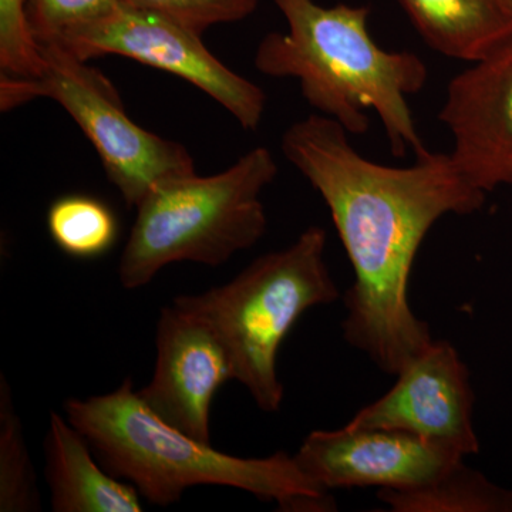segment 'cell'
<instances>
[{"label":"cell","mask_w":512,"mask_h":512,"mask_svg":"<svg viewBox=\"0 0 512 512\" xmlns=\"http://www.w3.org/2000/svg\"><path fill=\"white\" fill-rule=\"evenodd\" d=\"M348 136L338 121L312 114L285 131L282 153L322 195L355 271L343 338L396 376L433 343L409 302L421 242L444 215L483 208L487 192L451 154L424 150L410 167H389L357 153Z\"/></svg>","instance_id":"cell-1"},{"label":"cell","mask_w":512,"mask_h":512,"mask_svg":"<svg viewBox=\"0 0 512 512\" xmlns=\"http://www.w3.org/2000/svg\"><path fill=\"white\" fill-rule=\"evenodd\" d=\"M288 32L269 33L255 53V67L271 77H292L302 96L349 134L369 130L367 110H375L393 156L426 150L407 97L419 93L429 70L419 56L389 52L367 28L366 6H320L315 0H272Z\"/></svg>","instance_id":"cell-2"},{"label":"cell","mask_w":512,"mask_h":512,"mask_svg":"<svg viewBox=\"0 0 512 512\" xmlns=\"http://www.w3.org/2000/svg\"><path fill=\"white\" fill-rule=\"evenodd\" d=\"M66 419L89 441L101 466L130 481L151 504L168 507L197 485L238 488L285 511H330L328 491L309 480L295 458L222 453L156 416L126 379L114 392L64 403Z\"/></svg>","instance_id":"cell-3"},{"label":"cell","mask_w":512,"mask_h":512,"mask_svg":"<svg viewBox=\"0 0 512 512\" xmlns=\"http://www.w3.org/2000/svg\"><path fill=\"white\" fill-rule=\"evenodd\" d=\"M325 251L326 232L309 227L288 248L259 256L228 284L174 299L173 305L215 333L234 380L266 413L284 403L276 360L286 336L303 313L339 299Z\"/></svg>","instance_id":"cell-4"},{"label":"cell","mask_w":512,"mask_h":512,"mask_svg":"<svg viewBox=\"0 0 512 512\" xmlns=\"http://www.w3.org/2000/svg\"><path fill=\"white\" fill-rule=\"evenodd\" d=\"M278 174L274 154L252 148L222 173L158 185L137 207L119 262L123 288L136 291L175 262L220 266L264 237L262 192Z\"/></svg>","instance_id":"cell-5"},{"label":"cell","mask_w":512,"mask_h":512,"mask_svg":"<svg viewBox=\"0 0 512 512\" xmlns=\"http://www.w3.org/2000/svg\"><path fill=\"white\" fill-rule=\"evenodd\" d=\"M43 66L29 79L0 77V107L52 99L67 111L99 154L127 207L137 208L158 185L197 173L190 151L128 117L106 74L57 45L39 46Z\"/></svg>","instance_id":"cell-6"},{"label":"cell","mask_w":512,"mask_h":512,"mask_svg":"<svg viewBox=\"0 0 512 512\" xmlns=\"http://www.w3.org/2000/svg\"><path fill=\"white\" fill-rule=\"evenodd\" d=\"M56 45L84 62L116 55L174 74L217 101L245 130H256L264 117V90L212 55L202 33L160 13L123 3Z\"/></svg>","instance_id":"cell-7"},{"label":"cell","mask_w":512,"mask_h":512,"mask_svg":"<svg viewBox=\"0 0 512 512\" xmlns=\"http://www.w3.org/2000/svg\"><path fill=\"white\" fill-rule=\"evenodd\" d=\"M466 457L454 447L402 431L345 427L315 430L296 451V464L325 491L429 484Z\"/></svg>","instance_id":"cell-8"},{"label":"cell","mask_w":512,"mask_h":512,"mask_svg":"<svg viewBox=\"0 0 512 512\" xmlns=\"http://www.w3.org/2000/svg\"><path fill=\"white\" fill-rule=\"evenodd\" d=\"M396 377L392 389L356 413L349 427L402 431L464 456L478 453L476 396L468 367L451 343L433 340Z\"/></svg>","instance_id":"cell-9"},{"label":"cell","mask_w":512,"mask_h":512,"mask_svg":"<svg viewBox=\"0 0 512 512\" xmlns=\"http://www.w3.org/2000/svg\"><path fill=\"white\" fill-rule=\"evenodd\" d=\"M439 119L471 184L484 192L512 185V36L451 80Z\"/></svg>","instance_id":"cell-10"},{"label":"cell","mask_w":512,"mask_h":512,"mask_svg":"<svg viewBox=\"0 0 512 512\" xmlns=\"http://www.w3.org/2000/svg\"><path fill=\"white\" fill-rule=\"evenodd\" d=\"M156 346L153 379L138 396L165 423L211 444L212 402L234 380L224 346L202 320L175 305L161 311Z\"/></svg>","instance_id":"cell-11"},{"label":"cell","mask_w":512,"mask_h":512,"mask_svg":"<svg viewBox=\"0 0 512 512\" xmlns=\"http://www.w3.org/2000/svg\"><path fill=\"white\" fill-rule=\"evenodd\" d=\"M46 480L55 512H141V494L133 484L99 466L82 433L50 414L46 436Z\"/></svg>","instance_id":"cell-12"},{"label":"cell","mask_w":512,"mask_h":512,"mask_svg":"<svg viewBox=\"0 0 512 512\" xmlns=\"http://www.w3.org/2000/svg\"><path fill=\"white\" fill-rule=\"evenodd\" d=\"M421 39L447 57L477 62L512 36L508 0H397Z\"/></svg>","instance_id":"cell-13"},{"label":"cell","mask_w":512,"mask_h":512,"mask_svg":"<svg viewBox=\"0 0 512 512\" xmlns=\"http://www.w3.org/2000/svg\"><path fill=\"white\" fill-rule=\"evenodd\" d=\"M377 498L394 512H512V490L488 480L463 461L429 484L379 490Z\"/></svg>","instance_id":"cell-14"},{"label":"cell","mask_w":512,"mask_h":512,"mask_svg":"<svg viewBox=\"0 0 512 512\" xmlns=\"http://www.w3.org/2000/svg\"><path fill=\"white\" fill-rule=\"evenodd\" d=\"M50 238L64 254L99 258L117 239V220L109 205L90 195H64L47 212Z\"/></svg>","instance_id":"cell-15"},{"label":"cell","mask_w":512,"mask_h":512,"mask_svg":"<svg viewBox=\"0 0 512 512\" xmlns=\"http://www.w3.org/2000/svg\"><path fill=\"white\" fill-rule=\"evenodd\" d=\"M35 468L5 377L0 380V511L40 510Z\"/></svg>","instance_id":"cell-16"},{"label":"cell","mask_w":512,"mask_h":512,"mask_svg":"<svg viewBox=\"0 0 512 512\" xmlns=\"http://www.w3.org/2000/svg\"><path fill=\"white\" fill-rule=\"evenodd\" d=\"M124 0H26V19L37 46L56 45L77 30L100 22Z\"/></svg>","instance_id":"cell-17"},{"label":"cell","mask_w":512,"mask_h":512,"mask_svg":"<svg viewBox=\"0 0 512 512\" xmlns=\"http://www.w3.org/2000/svg\"><path fill=\"white\" fill-rule=\"evenodd\" d=\"M39 46L26 19V0H0V77L29 79L42 69Z\"/></svg>","instance_id":"cell-18"},{"label":"cell","mask_w":512,"mask_h":512,"mask_svg":"<svg viewBox=\"0 0 512 512\" xmlns=\"http://www.w3.org/2000/svg\"><path fill=\"white\" fill-rule=\"evenodd\" d=\"M124 3L160 13L204 33L212 26L247 19L258 8L259 0H124Z\"/></svg>","instance_id":"cell-19"},{"label":"cell","mask_w":512,"mask_h":512,"mask_svg":"<svg viewBox=\"0 0 512 512\" xmlns=\"http://www.w3.org/2000/svg\"><path fill=\"white\" fill-rule=\"evenodd\" d=\"M508 3H510L511 9H512V0H508Z\"/></svg>","instance_id":"cell-20"}]
</instances>
